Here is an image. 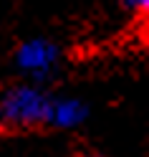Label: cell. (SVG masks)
<instances>
[{
	"label": "cell",
	"instance_id": "obj_1",
	"mask_svg": "<svg viewBox=\"0 0 149 157\" xmlns=\"http://www.w3.org/2000/svg\"><path fill=\"white\" fill-rule=\"evenodd\" d=\"M53 124V101L33 86H10L0 94V137L43 132Z\"/></svg>",
	"mask_w": 149,
	"mask_h": 157
},
{
	"label": "cell",
	"instance_id": "obj_2",
	"mask_svg": "<svg viewBox=\"0 0 149 157\" xmlns=\"http://www.w3.org/2000/svg\"><path fill=\"white\" fill-rule=\"evenodd\" d=\"M53 61H56V48L46 41H31V43L20 46V51H18V63L33 74L48 71Z\"/></svg>",
	"mask_w": 149,
	"mask_h": 157
},
{
	"label": "cell",
	"instance_id": "obj_3",
	"mask_svg": "<svg viewBox=\"0 0 149 157\" xmlns=\"http://www.w3.org/2000/svg\"><path fill=\"white\" fill-rule=\"evenodd\" d=\"M84 117V109L78 101H61L53 104V124L56 127H71Z\"/></svg>",
	"mask_w": 149,
	"mask_h": 157
},
{
	"label": "cell",
	"instance_id": "obj_4",
	"mask_svg": "<svg viewBox=\"0 0 149 157\" xmlns=\"http://www.w3.org/2000/svg\"><path fill=\"white\" fill-rule=\"evenodd\" d=\"M124 3V8L126 10H132V13H142V15H147V5H149V0H121Z\"/></svg>",
	"mask_w": 149,
	"mask_h": 157
}]
</instances>
